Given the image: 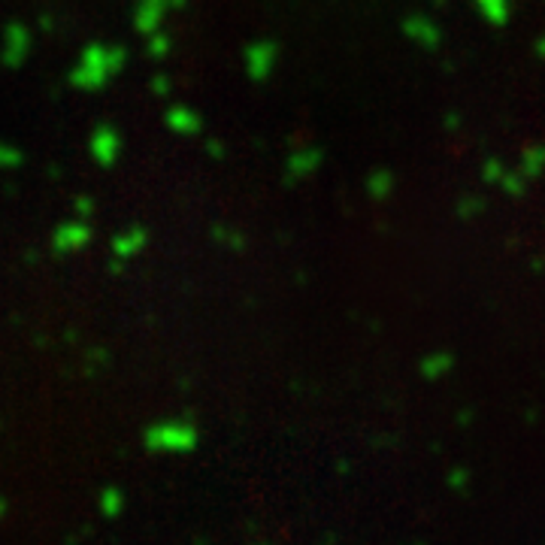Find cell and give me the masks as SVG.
I'll return each instance as SVG.
<instances>
[{"label": "cell", "instance_id": "cell-6", "mask_svg": "<svg viewBox=\"0 0 545 545\" xmlns=\"http://www.w3.org/2000/svg\"><path fill=\"white\" fill-rule=\"evenodd\" d=\"M143 243H146V234H143V230H134L130 237H119V239H115V252L125 255V258H128V255H134V252L143 249Z\"/></svg>", "mask_w": 545, "mask_h": 545}, {"label": "cell", "instance_id": "cell-3", "mask_svg": "<svg viewBox=\"0 0 545 545\" xmlns=\"http://www.w3.org/2000/svg\"><path fill=\"white\" fill-rule=\"evenodd\" d=\"M88 237H91L88 225H82V221H73V225H64V228L55 234V246H58L61 252L82 249V246L88 243Z\"/></svg>", "mask_w": 545, "mask_h": 545}, {"label": "cell", "instance_id": "cell-4", "mask_svg": "<svg viewBox=\"0 0 545 545\" xmlns=\"http://www.w3.org/2000/svg\"><path fill=\"white\" fill-rule=\"evenodd\" d=\"M478 10H482V15L494 24H503L509 15V0H476Z\"/></svg>", "mask_w": 545, "mask_h": 545}, {"label": "cell", "instance_id": "cell-2", "mask_svg": "<svg viewBox=\"0 0 545 545\" xmlns=\"http://www.w3.org/2000/svg\"><path fill=\"white\" fill-rule=\"evenodd\" d=\"M91 152H94V158L101 161V164H112L115 161V155H119V137H115V130L112 128H97L94 130V139H91Z\"/></svg>", "mask_w": 545, "mask_h": 545}, {"label": "cell", "instance_id": "cell-1", "mask_svg": "<svg viewBox=\"0 0 545 545\" xmlns=\"http://www.w3.org/2000/svg\"><path fill=\"white\" fill-rule=\"evenodd\" d=\"M121 61H125V55L110 52V49H103V46H91L85 52V58H82L79 70L73 73L70 79L76 82L79 88H97V85H103V82L112 76L115 67H119Z\"/></svg>", "mask_w": 545, "mask_h": 545}, {"label": "cell", "instance_id": "cell-5", "mask_svg": "<svg viewBox=\"0 0 545 545\" xmlns=\"http://www.w3.org/2000/svg\"><path fill=\"white\" fill-rule=\"evenodd\" d=\"M167 125L173 130H179V134H192V130L201 128V121H197V115H192L188 110H173V112H167Z\"/></svg>", "mask_w": 545, "mask_h": 545}]
</instances>
